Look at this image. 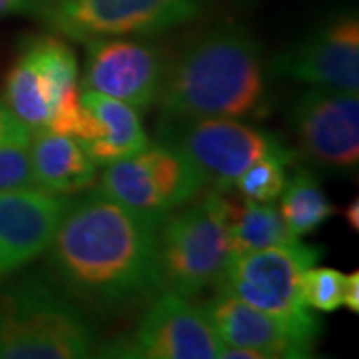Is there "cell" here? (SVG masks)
<instances>
[{
  "label": "cell",
  "mask_w": 359,
  "mask_h": 359,
  "mask_svg": "<svg viewBox=\"0 0 359 359\" xmlns=\"http://www.w3.org/2000/svg\"><path fill=\"white\" fill-rule=\"evenodd\" d=\"M287 162L276 156H266L254 162L240 178L233 182V188L242 198L252 202H273L282 196L287 174Z\"/></svg>",
  "instance_id": "44dd1931"
},
{
  "label": "cell",
  "mask_w": 359,
  "mask_h": 359,
  "mask_svg": "<svg viewBox=\"0 0 359 359\" xmlns=\"http://www.w3.org/2000/svg\"><path fill=\"white\" fill-rule=\"evenodd\" d=\"M271 70L316 88L359 90V18L341 11L325 18L306 39L280 52Z\"/></svg>",
  "instance_id": "7c38bea8"
},
{
  "label": "cell",
  "mask_w": 359,
  "mask_h": 359,
  "mask_svg": "<svg viewBox=\"0 0 359 359\" xmlns=\"http://www.w3.org/2000/svg\"><path fill=\"white\" fill-rule=\"evenodd\" d=\"M80 84L76 52L56 32L25 40L6 74V108L30 132L46 128L66 90Z\"/></svg>",
  "instance_id": "8fae6325"
},
{
  "label": "cell",
  "mask_w": 359,
  "mask_h": 359,
  "mask_svg": "<svg viewBox=\"0 0 359 359\" xmlns=\"http://www.w3.org/2000/svg\"><path fill=\"white\" fill-rule=\"evenodd\" d=\"M34 188L30 140L0 142V192Z\"/></svg>",
  "instance_id": "7402d4cb"
},
{
  "label": "cell",
  "mask_w": 359,
  "mask_h": 359,
  "mask_svg": "<svg viewBox=\"0 0 359 359\" xmlns=\"http://www.w3.org/2000/svg\"><path fill=\"white\" fill-rule=\"evenodd\" d=\"M166 68V60L154 44L132 36L94 39L86 42L82 88L96 90L136 110H146L158 100Z\"/></svg>",
  "instance_id": "4fadbf2b"
},
{
  "label": "cell",
  "mask_w": 359,
  "mask_h": 359,
  "mask_svg": "<svg viewBox=\"0 0 359 359\" xmlns=\"http://www.w3.org/2000/svg\"><path fill=\"white\" fill-rule=\"evenodd\" d=\"M168 214L142 212L102 192L66 205L50 245L54 282L84 308L114 313L164 292L160 228Z\"/></svg>",
  "instance_id": "6da1fadb"
},
{
  "label": "cell",
  "mask_w": 359,
  "mask_h": 359,
  "mask_svg": "<svg viewBox=\"0 0 359 359\" xmlns=\"http://www.w3.org/2000/svg\"><path fill=\"white\" fill-rule=\"evenodd\" d=\"M228 233L231 256L276 245H287L299 238L292 233L282 214L271 202H236L228 198Z\"/></svg>",
  "instance_id": "ac0fdd59"
},
{
  "label": "cell",
  "mask_w": 359,
  "mask_h": 359,
  "mask_svg": "<svg viewBox=\"0 0 359 359\" xmlns=\"http://www.w3.org/2000/svg\"><path fill=\"white\" fill-rule=\"evenodd\" d=\"M96 349L94 325L60 287L25 278L0 294V359H82Z\"/></svg>",
  "instance_id": "3957f363"
},
{
  "label": "cell",
  "mask_w": 359,
  "mask_h": 359,
  "mask_svg": "<svg viewBox=\"0 0 359 359\" xmlns=\"http://www.w3.org/2000/svg\"><path fill=\"white\" fill-rule=\"evenodd\" d=\"M321 257V248L294 242L231 256L218 290L268 313L292 332L318 341L321 323L299 299L302 273Z\"/></svg>",
  "instance_id": "5b68a950"
},
{
  "label": "cell",
  "mask_w": 359,
  "mask_h": 359,
  "mask_svg": "<svg viewBox=\"0 0 359 359\" xmlns=\"http://www.w3.org/2000/svg\"><path fill=\"white\" fill-rule=\"evenodd\" d=\"M346 273L334 268L309 266L299 280V299L309 309L332 313L344 304Z\"/></svg>",
  "instance_id": "ffe728a7"
},
{
  "label": "cell",
  "mask_w": 359,
  "mask_h": 359,
  "mask_svg": "<svg viewBox=\"0 0 359 359\" xmlns=\"http://www.w3.org/2000/svg\"><path fill=\"white\" fill-rule=\"evenodd\" d=\"M228 196L205 192L198 202L164 218L160 228V273L164 292L192 297L216 285L231 259Z\"/></svg>",
  "instance_id": "277c9868"
},
{
  "label": "cell",
  "mask_w": 359,
  "mask_h": 359,
  "mask_svg": "<svg viewBox=\"0 0 359 359\" xmlns=\"http://www.w3.org/2000/svg\"><path fill=\"white\" fill-rule=\"evenodd\" d=\"M280 214L294 236H309L335 214V205L330 202L318 178L309 170H295L287 178L280 196Z\"/></svg>",
  "instance_id": "d6986e66"
},
{
  "label": "cell",
  "mask_w": 359,
  "mask_h": 359,
  "mask_svg": "<svg viewBox=\"0 0 359 359\" xmlns=\"http://www.w3.org/2000/svg\"><path fill=\"white\" fill-rule=\"evenodd\" d=\"M66 205L36 188L0 192V280L48 250Z\"/></svg>",
  "instance_id": "5bb4252c"
},
{
  "label": "cell",
  "mask_w": 359,
  "mask_h": 359,
  "mask_svg": "<svg viewBox=\"0 0 359 359\" xmlns=\"http://www.w3.org/2000/svg\"><path fill=\"white\" fill-rule=\"evenodd\" d=\"M36 0H0V18L14 14H32Z\"/></svg>",
  "instance_id": "d4e9b609"
},
{
  "label": "cell",
  "mask_w": 359,
  "mask_h": 359,
  "mask_svg": "<svg viewBox=\"0 0 359 359\" xmlns=\"http://www.w3.org/2000/svg\"><path fill=\"white\" fill-rule=\"evenodd\" d=\"M224 344L214 332L204 308L188 302V297L164 292L128 337L96 349L100 358L128 359H219Z\"/></svg>",
  "instance_id": "ba28073f"
},
{
  "label": "cell",
  "mask_w": 359,
  "mask_h": 359,
  "mask_svg": "<svg viewBox=\"0 0 359 359\" xmlns=\"http://www.w3.org/2000/svg\"><path fill=\"white\" fill-rule=\"evenodd\" d=\"M349 311L358 313L359 311V273L353 271L346 276V282H344V304Z\"/></svg>",
  "instance_id": "cb8c5ba5"
},
{
  "label": "cell",
  "mask_w": 359,
  "mask_h": 359,
  "mask_svg": "<svg viewBox=\"0 0 359 359\" xmlns=\"http://www.w3.org/2000/svg\"><path fill=\"white\" fill-rule=\"evenodd\" d=\"M202 188L204 180L192 162L178 148L156 142L104 166L98 192L134 210L170 214L190 204Z\"/></svg>",
  "instance_id": "9c48e42d"
},
{
  "label": "cell",
  "mask_w": 359,
  "mask_h": 359,
  "mask_svg": "<svg viewBox=\"0 0 359 359\" xmlns=\"http://www.w3.org/2000/svg\"><path fill=\"white\" fill-rule=\"evenodd\" d=\"M205 0H36V16L50 32L74 42L154 36L188 25Z\"/></svg>",
  "instance_id": "52a82bcc"
},
{
  "label": "cell",
  "mask_w": 359,
  "mask_h": 359,
  "mask_svg": "<svg viewBox=\"0 0 359 359\" xmlns=\"http://www.w3.org/2000/svg\"><path fill=\"white\" fill-rule=\"evenodd\" d=\"M158 136L160 142L178 148L192 162L204 180V186L222 192L233 188V182L266 156L282 158L287 164L295 160V150L285 146L282 138L254 128L244 120H160Z\"/></svg>",
  "instance_id": "8992f818"
},
{
  "label": "cell",
  "mask_w": 359,
  "mask_h": 359,
  "mask_svg": "<svg viewBox=\"0 0 359 359\" xmlns=\"http://www.w3.org/2000/svg\"><path fill=\"white\" fill-rule=\"evenodd\" d=\"M205 316L226 347H244L264 359L311 358L316 341L292 332L282 321L218 290L204 306Z\"/></svg>",
  "instance_id": "9a60e30c"
},
{
  "label": "cell",
  "mask_w": 359,
  "mask_h": 359,
  "mask_svg": "<svg viewBox=\"0 0 359 359\" xmlns=\"http://www.w3.org/2000/svg\"><path fill=\"white\" fill-rule=\"evenodd\" d=\"M344 216H346V224L353 231L359 230V200L355 198L353 202H349L347 208L344 210Z\"/></svg>",
  "instance_id": "484cf974"
},
{
  "label": "cell",
  "mask_w": 359,
  "mask_h": 359,
  "mask_svg": "<svg viewBox=\"0 0 359 359\" xmlns=\"http://www.w3.org/2000/svg\"><path fill=\"white\" fill-rule=\"evenodd\" d=\"M82 102L96 120V134L80 144L96 166L130 158L150 144L138 110L130 104L90 88H82Z\"/></svg>",
  "instance_id": "2e32d148"
},
{
  "label": "cell",
  "mask_w": 359,
  "mask_h": 359,
  "mask_svg": "<svg viewBox=\"0 0 359 359\" xmlns=\"http://www.w3.org/2000/svg\"><path fill=\"white\" fill-rule=\"evenodd\" d=\"M156 102L162 120L266 118L269 78L262 46L238 26L208 32L168 65Z\"/></svg>",
  "instance_id": "7a4b0ae2"
},
{
  "label": "cell",
  "mask_w": 359,
  "mask_h": 359,
  "mask_svg": "<svg viewBox=\"0 0 359 359\" xmlns=\"http://www.w3.org/2000/svg\"><path fill=\"white\" fill-rule=\"evenodd\" d=\"M32 132L16 116L0 104V142L8 140H30Z\"/></svg>",
  "instance_id": "603a6c76"
},
{
  "label": "cell",
  "mask_w": 359,
  "mask_h": 359,
  "mask_svg": "<svg viewBox=\"0 0 359 359\" xmlns=\"http://www.w3.org/2000/svg\"><path fill=\"white\" fill-rule=\"evenodd\" d=\"M30 164L34 188L52 196L88 190L96 182V164L76 138L46 130L30 136Z\"/></svg>",
  "instance_id": "e0dca14e"
},
{
  "label": "cell",
  "mask_w": 359,
  "mask_h": 359,
  "mask_svg": "<svg viewBox=\"0 0 359 359\" xmlns=\"http://www.w3.org/2000/svg\"><path fill=\"white\" fill-rule=\"evenodd\" d=\"M290 130L313 166L353 174L359 166L358 92L311 86L290 106Z\"/></svg>",
  "instance_id": "30bf717a"
}]
</instances>
